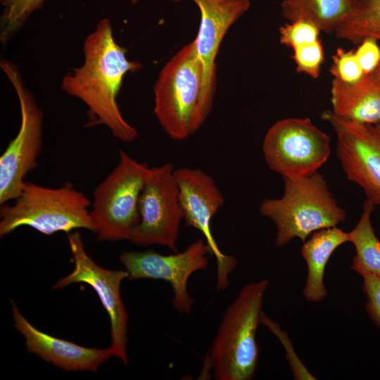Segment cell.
Segmentation results:
<instances>
[{"label":"cell","instance_id":"obj_1","mask_svg":"<svg viewBox=\"0 0 380 380\" xmlns=\"http://www.w3.org/2000/svg\"><path fill=\"white\" fill-rule=\"evenodd\" d=\"M82 51V65L63 76L61 89L87 107L89 126L104 125L119 141H134L137 130L124 118L117 99L126 74L138 71L141 64L128 59L108 18L99 20L86 37Z\"/></svg>","mask_w":380,"mask_h":380},{"label":"cell","instance_id":"obj_2","mask_svg":"<svg viewBox=\"0 0 380 380\" xmlns=\"http://www.w3.org/2000/svg\"><path fill=\"white\" fill-rule=\"evenodd\" d=\"M269 281L244 285L227 308L205 360L216 380H250L259 360L256 333Z\"/></svg>","mask_w":380,"mask_h":380},{"label":"cell","instance_id":"obj_3","mask_svg":"<svg viewBox=\"0 0 380 380\" xmlns=\"http://www.w3.org/2000/svg\"><path fill=\"white\" fill-rule=\"evenodd\" d=\"M203 76L194 40L177 52L159 73L153 89V111L173 139L194 134L211 111L204 99Z\"/></svg>","mask_w":380,"mask_h":380},{"label":"cell","instance_id":"obj_4","mask_svg":"<svg viewBox=\"0 0 380 380\" xmlns=\"http://www.w3.org/2000/svg\"><path fill=\"white\" fill-rule=\"evenodd\" d=\"M14 201L11 205H1V237L23 226L46 236L78 229L96 233L90 200L70 183L51 188L26 182Z\"/></svg>","mask_w":380,"mask_h":380},{"label":"cell","instance_id":"obj_5","mask_svg":"<svg viewBox=\"0 0 380 380\" xmlns=\"http://www.w3.org/2000/svg\"><path fill=\"white\" fill-rule=\"evenodd\" d=\"M284 181L282 197L265 199L259 208L260 213L276 225L277 246L294 238L304 243L313 232L336 227L345 220V210L337 204L321 174Z\"/></svg>","mask_w":380,"mask_h":380},{"label":"cell","instance_id":"obj_6","mask_svg":"<svg viewBox=\"0 0 380 380\" xmlns=\"http://www.w3.org/2000/svg\"><path fill=\"white\" fill-rule=\"evenodd\" d=\"M150 168L120 150L116 166L93 192L91 215L99 240H129L139 221V199Z\"/></svg>","mask_w":380,"mask_h":380},{"label":"cell","instance_id":"obj_7","mask_svg":"<svg viewBox=\"0 0 380 380\" xmlns=\"http://www.w3.org/2000/svg\"><path fill=\"white\" fill-rule=\"evenodd\" d=\"M0 67L14 89L20 106V125L0 156V205L20 194L27 175L37 167L42 150L44 113L27 88L17 66L3 58Z\"/></svg>","mask_w":380,"mask_h":380},{"label":"cell","instance_id":"obj_8","mask_svg":"<svg viewBox=\"0 0 380 380\" xmlns=\"http://www.w3.org/2000/svg\"><path fill=\"white\" fill-rule=\"evenodd\" d=\"M265 162L283 178L311 175L327 161L329 137L308 118H286L267 130L262 143Z\"/></svg>","mask_w":380,"mask_h":380},{"label":"cell","instance_id":"obj_9","mask_svg":"<svg viewBox=\"0 0 380 380\" xmlns=\"http://www.w3.org/2000/svg\"><path fill=\"white\" fill-rule=\"evenodd\" d=\"M139 221L129 241L137 245H159L177 251L183 211L175 168L167 163L150 168L139 204Z\"/></svg>","mask_w":380,"mask_h":380},{"label":"cell","instance_id":"obj_10","mask_svg":"<svg viewBox=\"0 0 380 380\" xmlns=\"http://www.w3.org/2000/svg\"><path fill=\"white\" fill-rule=\"evenodd\" d=\"M68 241L74 262V269L68 276L59 279L53 289H60L73 283H85L97 293L110 321L113 356L125 365L127 358L128 315L120 296L122 281L128 278L126 270H109L97 265L87 254L80 234L68 233Z\"/></svg>","mask_w":380,"mask_h":380},{"label":"cell","instance_id":"obj_11","mask_svg":"<svg viewBox=\"0 0 380 380\" xmlns=\"http://www.w3.org/2000/svg\"><path fill=\"white\" fill-rule=\"evenodd\" d=\"M175 176L186 225L196 229L204 236L216 260L217 290L224 291L237 265L234 256L220 249L211 229L214 215L224 203V196L214 179L199 168L175 169Z\"/></svg>","mask_w":380,"mask_h":380},{"label":"cell","instance_id":"obj_12","mask_svg":"<svg viewBox=\"0 0 380 380\" xmlns=\"http://www.w3.org/2000/svg\"><path fill=\"white\" fill-rule=\"evenodd\" d=\"M211 253L203 239L191 243L184 251L170 255L153 251H124L119 257L128 272V279H160L168 282L173 292L172 305L179 313H189L194 300L187 290L191 275L208 266Z\"/></svg>","mask_w":380,"mask_h":380},{"label":"cell","instance_id":"obj_13","mask_svg":"<svg viewBox=\"0 0 380 380\" xmlns=\"http://www.w3.org/2000/svg\"><path fill=\"white\" fill-rule=\"evenodd\" d=\"M322 118L336 135V154L347 179L380 205V131L374 125L341 118L325 110Z\"/></svg>","mask_w":380,"mask_h":380},{"label":"cell","instance_id":"obj_14","mask_svg":"<svg viewBox=\"0 0 380 380\" xmlns=\"http://www.w3.org/2000/svg\"><path fill=\"white\" fill-rule=\"evenodd\" d=\"M201 13L198 34L194 39L203 66V94L212 110L216 84L215 59L229 27L250 8V0H191Z\"/></svg>","mask_w":380,"mask_h":380},{"label":"cell","instance_id":"obj_15","mask_svg":"<svg viewBox=\"0 0 380 380\" xmlns=\"http://www.w3.org/2000/svg\"><path fill=\"white\" fill-rule=\"evenodd\" d=\"M15 329L25 341L27 352L66 372H96L113 356L110 348H86L47 334L31 324L11 300Z\"/></svg>","mask_w":380,"mask_h":380},{"label":"cell","instance_id":"obj_16","mask_svg":"<svg viewBox=\"0 0 380 380\" xmlns=\"http://www.w3.org/2000/svg\"><path fill=\"white\" fill-rule=\"evenodd\" d=\"M331 102L337 116L374 125L380 122V82L373 72L364 74L354 83L334 78Z\"/></svg>","mask_w":380,"mask_h":380},{"label":"cell","instance_id":"obj_17","mask_svg":"<svg viewBox=\"0 0 380 380\" xmlns=\"http://www.w3.org/2000/svg\"><path fill=\"white\" fill-rule=\"evenodd\" d=\"M350 241L349 233L334 227L313 232L301 248V255L308 267L306 282L303 291L305 298L319 302L328 294L324 284L326 266L334 251Z\"/></svg>","mask_w":380,"mask_h":380},{"label":"cell","instance_id":"obj_18","mask_svg":"<svg viewBox=\"0 0 380 380\" xmlns=\"http://www.w3.org/2000/svg\"><path fill=\"white\" fill-rule=\"evenodd\" d=\"M355 2L356 0H284L281 4V12L289 22L310 21L321 32L334 34Z\"/></svg>","mask_w":380,"mask_h":380},{"label":"cell","instance_id":"obj_19","mask_svg":"<svg viewBox=\"0 0 380 380\" xmlns=\"http://www.w3.org/2000/svg\"><path fill=\"white\" fill-rule=\"evenodd\" d=\"M374 205L366 200L363 212L355 227L349 233L350 241L355 249L351 269L360 275L372 274L380 277V240L371 222Z\"/></svg>","mask_w":380,"mask_h":380},{"label":"cell","instance_id":"obj_20","mask_svg":"<svg viewBox=\"0 0 380 380\" xmlns=\"http://www.w3.org/2000/svg\"><path fill=\"white\" fill-rule=\"evenodd\" d=\"M334 34L338 39L354 44L368 37L380 41V0H356Z\"/></svg>","mask_w":380,"mask_h":380},{"label":"cell","instance_id":"obj_21","mask_svg":"<svg viewBox=\"0 0 380 380\" xmlns=\"http://www.w3.org/2000/svg\"><path fill=\"white\" fill-rule=\"evenodd\" d=\"M46 0H0V41L6 45L22 29L33 13L41 8Z\"/></svg>","mask_w":380,"mask_h":380},{"label":"cell","instance_id":"obj_22","mask_svg":"<svg viewBox=\"0 0 380 380\" xmlns=\"http://www.w3.org/2000/svg\"><path fill=\"white\" fill-rule=\"evenodd\" d=\"M293 59L298 72L313 79L317 78L324 60V49L320 39L293 49Z\"/></svg>","mask_w":380,"mask_h":380},{"label":"cell","instance_id":"obj_23","mask_svg":"<svg viewBox=\"0 0 380 380\" xmlns=\"http://www.w3.org/2000/svg\"><path fill=\"white\" fill-rule=\"evenodd\" d=\"M321 30L314 23L298 20L284 24L279 27V42L294 49L305 44L317 41Z\"/></svg>","mask_w":380,"mask_h":380},{"label":"cell","instance_id":"obj_24","mask_svg":"<svg viewBox=\"0 0 380 380\" xmlns=\"http://www.w3.org/2000/svg\"><path fill=\"white\" fill-rule=\"evenodd\" d=\"M329 71L334 78L346 83H354L365 74L355 50L346 51L341 48H338L333 55Z\"/></svg>","mask_w":380,"mask_h":380},{"label":"cell","instance_id":"obj_25","mask_svg":"<svg viewBox=\"0 0 380 380\" xmlns=\"http://www.w3.org/2000/svg\"><path fill=\"white\" fill-rule=\"evenodd\" d=\"M261 323L264 324L274 335L277 336L282 343L286 351V359L289 362L294 379H316L305 367L304 364L296 355L291 340L286 331L280 328L279 325L270 319L263 312L261 314Z\"/></svg>","mask_w":380,"mask_h":380},{"label":"cell","instance_id":"obj_26","mask_svg":"<svg viewBox=\"0 0 380 380\" xmlns=\"http://www.w3.org/2000/svg\"><path fill=\"white\" fill-rule=\"evenodd\" d=\"M363 277V291L367 297L365 309L375 325L380 328V277L365 274Z\"/></svg>","mask_w":380,"mask_h":380},{"label":"cell","instance_id":"obj_27","mask_svg":"<svg viewBox=\"0 0 380 380\" xmlns=\"http://www.w3.org/2000/svg\"><path fill=\"white\" fill-rule=\"evenodd\" d=\"M355 53L365 74L373 72L379 64L380 46L374 38L363 39Z\"/></svg>","mask_w":380,"mask_h":380},{"label":"cell","instance_id":"obj_28","mask_svg":"<svg viewBox=\"0 0 380 380\" xmlns=\"http://www.w3.org/2000/svg\"><path fill=\"white\" fill-rule=\"evenodd\" d=\"M373 74L376 78L380 82V62L375 70L373 72Z\"/></svg>","mask_w":380,"mask_h":380},{"label":"cell","instance_id":"obj_29","mask_svg":"<svg viewBox=\"0 0 380 380\" xmlns=\"http://www.w3.org/2000/svg\"><path fill=\"white\" fill-rule=\"evenodd\" d=\"M139 1H140V0H131V2H132V4H137V3L139 2ZM172 1H175V2H178V1H179L180 0H172Z\"/></svg>","mask_w":380,"mask_h":380},{"label":"cell","instance_id":"obj_30","mask_svg":"<svg viewBox=\"0 0 380 380\" xmlns=\"http://www.w3.org/2000/svg\"><path fill=\"white\" fill-rule=\"evenodd\" d=\"M374 125L380 131V122Z\"/></svg>","mask_w":380,"mask_h":380}]
</instances>
